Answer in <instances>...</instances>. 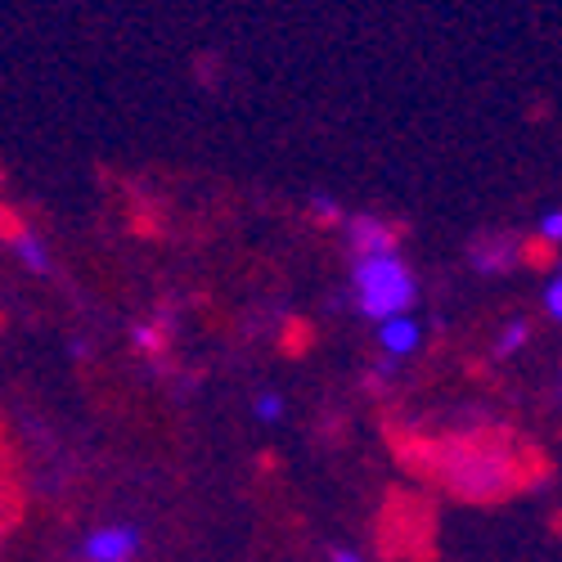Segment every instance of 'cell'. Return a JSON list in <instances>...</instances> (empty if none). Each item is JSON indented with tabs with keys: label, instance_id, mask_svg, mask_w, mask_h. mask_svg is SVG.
<instances>
[{
	"label": "cell",
	"instance_id": "cell-4",
	"mask_svg": "<svg viewBox=\"0 0 562 562\" xmlns=\"http://www.w3.org/2000/svg\"><path fill=\"white\" fill-rule=\"evenodd\" d=\"M424 319H418L414 311L409 315H392V319H383L379 324V347H383V356L392 360V364H401V360H409L418 347H424Z\"/></svg>",
	"mask_w": 562,
	"mask_h": 562
},
{
	"label": "cell",
	"instance_id": "cell-9",
	"mask_svg": "<svg viewBox=\"0 0 562 562\" xmlns=\"http://www.w3.org/2000/svg\"><path fill=\"white\" fill-rule=\"evenodd\" d=\"M536 229H540L544 244H558L562 248V207H544L540 221H536Z\"/></svg>",
	"mask_w": 562,
	"mask_h": 562
},
{
	"label": "cell",
	"instance_id": "cell-7",
	"mask_svg": "<svg viewBox=\"0 0 562 562\" xmlns=\"http://www.w3.org/2000/svg\"><path fill=\"white\" fill-rule=\"evenodd\" d=\"M527 338H531V324H527V319H513L508 329L495 338V356H499V360H504V356H513V351H518Z\"/></svg>",
	"mask_w": 562,
	"mask_h": 562
},
{
	"label": "cell",
	"instance_id": "cell-6",
	"mask_svg": "<svg viewBox=\"0 0 562 562\" xmlns=\"http://www.w3.org/2000/svg\"><path fill=\"white\" fill-rule=\"evenodd\" d=\"M302 207H306V216L319 221V225H342V221H347V207H342L334 194H324V190H311Z\"/></svg>",
	"mask_w": 562,
	"mask_h": 562
},
{
	"label": "cell",
	"instance_id": "cell-1",
	"mask_svg": "<svg viewBox=\"0 0 562 562\" xmlns=\"http://www.w3.org/2000/svg\"><path fill=\"white\" fill-rule=\"evenodd\" d=\"M347 293L360 319L369 324H383L392 315H409L418 302V274L414 266L396 252H364L351 257L347 266Z\"/></svg>",
	"mask_w": 562,
	"mask_h": 562
},
{
	"label": "cell",
	"instance_id": "cell-3",
	"mask_svg": "<svg viewBox=\"0 0 562 562\" xmlns=\"http://www.w3.org/2000/svg\"><path fill=\"white\" fill-rule=\"evenodd\" d=\"M139 553V531L135 527H100L81 540L86 562H131Z\"/></svg>",
	"mask_w": 562,
	"mask_h": 562
},
{
	"label": "cell",
	"instance_id": "cell-8",
	"mask_svg": "<svg viewBox=\"0 0 562 562\" xmlns=\"http://www.w3.org/2000/svg\"><path fill=\"white\" fill-rule=\"evenodd\" d=\"M252 414L261 418V424H279V418H284V396H279V392H261L252 401Z\"/></svg>",
	"mask_w": 562,
	"mask_h": 562
},
{
	"label": "cell",
	"instance_id": "cell-11",
	"mask_svg": "<svg viewBox=\"0 0 562 562\" xmlns=\"http://www.w3.org/2000/svg\"><path fill=\"white\" fill-rule=\"evenodd\" d=\"M334 562H364L356 549H334Z\"/></svg>",
	"mask_w": 562,
	"mask_h": 562
},
{
	"label": "cell",
	"instance_id": "cell-10",
	"mask_svg": "<svg viewBox=\"0 0 562 562\" xmlns=\"http://www.w3.org/2000/svg\"><path fill=\"white\" fill-rule=\"evenodd\" d=\"M544 311L562 324V261L553 266V274H549V284H544Z\"/></svg>",
	"mask_w": 562,
	"mask_h": 562
},
{
	"label": "cell",
	"instance_id": "cell-5",
	"mask_svg": "<svg viewBox=\"0 0 562 562\" xmlns=\"http://www.w3.org/2000/svg\"><path fill=\"white\" fill-rule=\"evenodd\" d=\"M10 248H14V257H19L32 274H55V257H50V248H45L41 234L14 229V234H10Z\"/></svg>",
	"mask_w": 562,
	"mask_h": 562
},
{
	"label": "cell",
	"instance_id": "cell-2",
	"mask_svg": "<svg viewBox=\"0 0 562 562\" xmlns=\"http://www.w3.org/2000/svg\"><path fill=\"white\" fill-rule=\"evenodd\" d=\"M338 229H342V248H347L351 257H364V252H396V248H401V234H396L383 216H369V212L347 216Z\"/></svg>",
	"mask_w": 562,
	"mask_h": 562
}]
</instances>
